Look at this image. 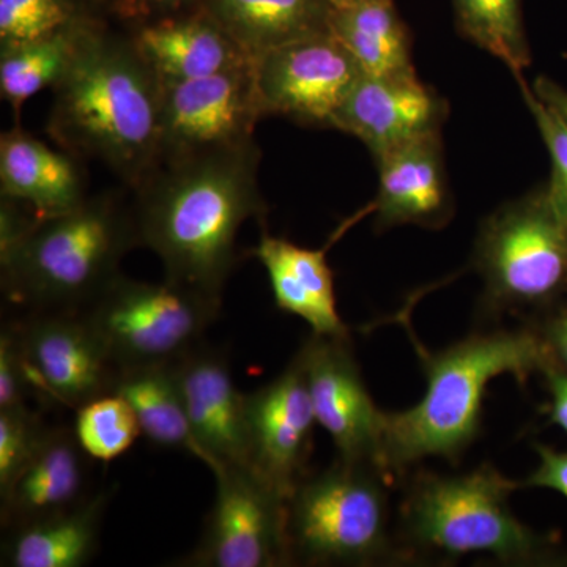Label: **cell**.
Wrapping results in <instances>:
<instances>
[{
	"label": "cell",
	"instance_id": "8",
	"mask_svg": "<svg viewBox=\"0 0 567 567\" xmlns=\"http://www.w3.org/2000/svg\"><path fill=\"white\" fill-rule=\"evenodd\" d=\"M219 311L221 301L192 287L121 274L80 315L121 371L181 360L204 344Z\"/></svg>",
	"mask_w": 567,
	"mask_h": 567
},
{
	"label": "cell",
	"instance_id": "19",
	"mask_svg": "<svg viewBox=\"0 0 567 567\" xmlns=\"http://www.w3.org/2000/svg\"><path fill=\"white\" fill-rule=\"evenodd\" d=\"M328 246L305 248L268 234L264 227L251 254L267 271L275 303L282 312L300 317L312 334L350 338L339 315L334 276L327 260Z\"/></svg>",
	"mask_w": 567,
	"mask_h": 567
},
{
	"label": "cell",
	"instance_id": "34",
	"mask_svg": "<svg viewBox=\"0 0 567 567\" xmlns=\"http://www.w3.org/2000/svg\"><path fill=\"white\" fill-rule=\"evenodd\" d=\"M540 464L525 481L528 487L551 488L567 498V451L546 445L535 446Z\"/></svg>",
	"mask_w": 567,
	"mask_h": 567
},
{
	"label": "cell",
	"instance_id": "2",
	"mask_svg": "<svg viewBox=\"0 0 567 567\" xmlns=\"http://www.w3.org/2000/svg\"><path fill=\"white\" fill-rule=\"evenodd\" d=\"M162 78L132 33L92 24L52 87V140L104 164L133 192L162 159Z\"/></svg>",
	"mask_w": 567,
	"mask_h": 567
},
{
	"label": "cell",
	"instance_id": "30",
	"mask_svg": "<svg viewBox=\"0 0 567 567\" xmlns=\"http://www.w3.org/2000/svg\"><path fill=\"white\" fill-rule=\"evenodd\" d=\"M50 429L28 405L0 409V492L20 475Z\"/></svg>",
	"mask_w": 567,
	"mask_h": 567
},
{
	"label": "cell",
	"instance_id": "38",
	"mask_svg": "<svg viewBox=\"0 0 567 567\" xmlns=\"http://www.w3.org/2000/svg\"><path fill=\"white\" fill-rule=\"evenodd\" d=\"M334 9H344V7L357 6L365 0H328Z\"/></svg>",
	"mask_w": 567,
	"mask_h": 567
},
{
	"label": "cell",
	"instance_id": "6",
	"mask_svg": "<svg viewBox=\"0 0 567 567\" xmlns=\"http://www.w3.org/2000/svg\"><path fill=\"white\" fill-rule=\"evenodd\" d=\"M473 265L486 316L532 322L567 297V215L547 182L484 219Z\"/></svg>",
	"mask_w": 567,
	"mask_h": 567
},
{
	"label": "cell",
	"instance_id": "4",
	"mask_svg": "<svg viewBox=\"0 0 567 567\" xmlns=\"http://www.w3.org/2000/svg\"><path fill=\"white\" fill-rule=\"evenodd\" d=\"M140 246L133 205L118 193L89 196L73 210L41 218L0 254L3 293L29 312H81Z\"/></svg>",
	"mask_w": 567,
	"mask_h": 567
},
{
	"label": "cell",
	"instance_id": "28",
	"mask_svg": "<svg viewBox=\"0 0 567 567\" xmlns=\"http://www.w3.org/2000/svg\"><path fill=\"white\" fill-rule=\"evenodd\" d=\"M73 432L84 453L103 464L123 456L142 435L132 406L115 393L100 395L80 406Z\"/></svg>",
	"mask_w": 567,
	"mask_h": 567
},
{
	"label": "cell",
	"instance_id": "14",
	"mask_svg": "<svg viewBox=\"0 0 567 567\" xmlns=\"http://www.w3.org/2000/svg\"><path fill=\"white\" fill-rule=\"evenodd\" d=\"M298 353L317 424L333 440L338 458L379 470L385 412L365 388L350 338L311 334Z\"/></svg>",
	"mask_w": 567,
	"mask_h": 567
},
{
	"label": "cell",
	"instance_id": "18",
	"mask_svg": "<svg viewBox=\"0 0 567 567\" xmlns=\"http://www.w3.org/2000/svg\"><path fill=\"white\" fill-rule=\"evenodd\" d=\"M87 458L73 429L51 427L20 475L0 492L3 527H21L81 505L91 496Z\"/></svg>",
	"mask_w": 567,
	"mask_h": 567
},
{
	"label": "cell",
	"instance_id": "23",
	"mask_svg": "<svg viewBox=\"0 0 567 567\" xmlns=\"http://www.w3.org/2000/svg\"><path fill=\"white\" fill-rule=\"evenodd\" d=\"M107 492H99L55 516L9 529L2 547V566L82 567L99 547Z\"/></svg>",
	"mask_w": 567,
	"mask_h": 567
},
{
	"label": "cell",
	"instance_id": "10",
	"mask_svg": "<svg viewBox=\"0 0 567 567\" xmlns=\"http://www.w3.org/2000/svg\"><path fill=\"white\" fill-rule=\"evenodd\" d=\"M212 473L215 502L199 543L181 566H290L286 499L249 470L219 466Z\"/></svg>",
	"mask_w": 567,
	"mask_h": 567
},
{
	"label": "cell",
	"instance_id": "37",
	"mask_svg": "<svg viewBox=\"0 0 567 567\" xmlns=\"http://www.w3.org/2000/svg\"><path fill=\"white\" fill-rule=\"evenodd\" d=\"M533 91L543 102H546L551 110L558 112L559 117L567 123V91L557 82L548 78H537L533 84Z\"/></svg>",
	"mask_w": 567,
	"mask_h": 567
},
{
	"label": "cell",
	"instance_id": "36",
	"mask_svg": "<svg viewBox=\"0 0 567 567\" xmlns=\"http://www.w3.org/2000/svg\"><path fill=\"white\" fill-rule=\"evenodd\" d=\"M550 393V421L567 434V372L548 364L543 371Z\"/></svg>",
	"mask_w": 567,
	"mask_h": 567
},
{
	"label": "cell",
	"instance_id": "32",
	"mask_svg": "<svg viewBox=\"0 0 567 567\" xmlns=\"http://www.w3.org/2000/svg\"><path fill=\"white\" fill-rule=\"evenodd\" d=\"M29 398L20 350L13 330L7 323L0 334V409L28 405Z\"/></svg>",
	"mask_w": 567,
	"mask_h": 567
},
{
	"label": "cell",
	"instance_id": "25",
	"mask_svg": "<svg viewBox=\"0 0 567 567\" xmlns=\"http://www.w3.org/2000/svg\"><path fill=\"white\" fill-rule=\"evenodd\" d=\"M112 393L128 402L142 435L153 445L185 451L193 457H199L186 417L175 363L121 369Z\"/></svg>",
	"mask_w": 567,
	"mask_h": 567
},
{
	"label": "cell",
	"instance_id": "26",
	"mask_svg": "<svg viewBox=\"0 0 567 567\" xmlns=\"http://www.w3.org/2000/svg\"><path fill=\"white\" fill-rule=\"evenodd\" d=\"M99 21L39 37L0 43V92L20 115L28 100L44 89L54 87L78 50L85 31Z\"/></svg>",
	"mask_w": 567,
	"mask_h": 567
},
{
	"label": "cell",
	"instance_id": "9",
	"mask_svg": "<svg viewBox=\"0 0 567 567\" xmlns=\"http://www.w3.org/2000/svg\"><path fill=\"white\" fill-rule=\"evenodd\" d=\"M29 395L76 412L112 393L117 365L80 312H29L10 323Z\"/></svg>",
	"mask_w": 567,
	"mask_h": 567
},
{
	"label": "cell",
	"instance_id": "21",
	"mask_svg": "<svg viewBox=\"0 0 567 567\" xmlns=\"http://www.w3.org/2000/svg\"><path fill=\"white\" fill-rule=\"evenodd\" d=\"M132 35L163 82L200 80L252 63L205 10L137 25Z\"/></svg>",
	"mask_w": 567,
	"mask_h": 567
},
{
	"label": "cell",
	"instance_id": "7",
	"mask_svg": "<svg viewBox=\"0 0 567 567\" xmlns=\"http://www.w3.org/2000/svg\"><path fill=\"white\" fill-rule=\"evenodd\" d=\"M390 477L338 461L306 475L287 502L290 565L371 566L393 557Z\"/></svg>",
	"mask_w": 567,
	"mask_h": 567
},
{
	"label": "cell",
	"instance_id": "1",
	"mask_svg": "<svg viewBox=\"0 0 567 567\" xmlns=\"http://www.w3.org/2000/svg\"><path fill=\"white\" fill-rule=\"evenodd\" d=\"M256 141L162 159L133 189L140 246L162 260L169 281L223 300L248 219L265 221Z\"/></svg>",
	"mask_w": 567,
	"mask_h": 567
},
{
	"label": "cell",
	"instance_id": "15",
	"mask_svg": "<svg viewBox=\"0 0 567 567\" xmlns=\"http://www.w3.org/2000/svg\"><path fill=\"white\" fill-rule=\"evenodd\" d=\"M447 114L446 100L416 73H361L336 111L331 128L358 137L377 158L420 137L442 133Z\"/></svg>",
	"mask_w": 567,
	"mask_h": 567
},
{
	"label": "cell",
	"instance_id": "20",
	"mask_svg": "<svg viewBox=\"0 0 567 567\" xmlns=\"http://www.w3.org/2000/svg\"><path fill=\"white\" fill-rule=\"evenodd\" d=\"M0 193L41 218L73 210L87 199L81 158L55 151L17 126L0 137Z\"/></svg>",
	"mask_w": 567,
	"mask_h": 567
},
{
	"label": "cell",
	"instance_id": "33",
	"mask_svg": "<svg viewBox=\"0 0 567 567\" xmlns=\"http://www.w3.org/2000/svg\"><path fill=\"white\" fill-rule=\"evenodd\" d=\"M546 346L550 364L567 372V297L546 315L528 322Z\"/></svg>",
	"mask_w": 567,
	"mask_h": 567
},
{
	"label": "cell",
	"instance_id": "22",
	"mask_svg": "<svg viewBox=\"0 0 567 567\" xmlns=\"http://www.w3.org/2000/svg\"><path fill=\"white\" fill-rule=\"evenodd\" d=\"M204 10L256 61L292 41L330 33L328 0H205Z\"/></svg>",
	"mask_w": 567,
	"mask_h": 567
},
{
	"label": "cell",
	"instance_id": "17",
	"mask_svg": "<svg viewBox=\"0 0 567 567\" xmlns=\"http://www.w3.org/2000/svg\"><path fill=\"white\" fill-rule=\"evenodd\" d=\"M379 193L371 204L375 229L413 226L442 229L454 205L443 158L442 133L420 137L377 156Z\"/></svg>",
	"mask_w": 567,
	"mask_h": 567
},
{
	"label": "cell",
	"instance_id": "11",
	"mask_svg": "<svg viewBox=\"0 0 567 567\" xmlns=\"http://www.w3.org/2000/svg\"><path fill=\"white\" fill-rule=\"evenodd\" d=\"M361 73L331 32L282 44L252 62L262 117L279 115L320 128H331L336 111Z\"/></svg>",
	"mask_w": 567,
	"mask_h": 567
},
{
	"label": "cell",
	"instance_id": "31",
	"mask_svg": "<svg viewBox=\"0 0 567 567\" xmlns=\"http://www.w3.org/2000/svg\"><path fill=\"white\" fill-rule=\"evenodd\" d=\"M516 80L550 156L551 174L550 181L547 182L548 188L567 215V123L559 117L557 111L551 110L536 95L524 76Z\"/></svg>",
	"mask_w": 567,
	"mask_h": 567
},
{
	"label": "cell",
	"instance_id": "29",
	"mask_svg": "<svg viewBox=\"0 0 567 567\" xmlns=\"http://www.w3.org/2000/svg\"><path fill=\"white\" fill-rule=\"evenodd\" d=\"M80 0H0V43H14L92 22Z\"/></svg>",
	"mask_w": 567,
	"mask_h": 567
},
{
	"label": "cell",
	"instance_id": "16",
	"mask_svg": "<svg viewBox=\"0 0 567 567\" xmlns=\"http://www.w3.org/2000/svg\"><path fill=\"white\" fill-rule=\"evenodd\" d=\"M175 374L199 457L213 470H249L246 394L221 350L200 344L175 361Z\"/></svg>",
	"mask_w": 567,
	"mask_h": 567
},
{
	"label": "cell",
	"instance_id": "12",
	"mask_svg": "<svg viewBox=\"0 0 567 567\" xmlns=\"http://www.w3.org/2000/svg\"><path fill=\"white\" fill-rule=\"evenodd\" d=\"M246 423L249 472L289 502L308 475L319 425L300 353L271 382L246 394Z\"/></svg>",
	"mask_w": 567,
	"mask_h": 567
},
{
	"label": "cell",
	"instance_id": "13",
	"mask_svg": "<svg viewBox=\"0 0 567 567\" xmlns=\"http://www.w3.org/2000/svg\"><path fill=\"white\" fill-rule=\"evenodd\" d=\"M260 118L252 63L200 80L163 82L162 159L245 144Z\"/></svg>",
	"mask_w": 567,
	"mask_h": 567
},
{
	"label": "cell",
	"instance_id": "5",
	"mask_svg": "<svg viewBox=\"0 0 567 567\" xmlns=\"http://www.w3.org/2000/svg\"><path fill=\"white\" fill-rule=\"evenodd\" d=\"M516 487L488 464L464 475L420 473L402 503L406 546L446 558L488 554L509 565L543 561L550 543L514 516L509 496Z\"/></svg>",
	"mask_w": 567,
	"mask_h": 567
},
{
	"label": "cell",
	"instance_id": "35",
	"mask_svg": "<svg viewBox=\"0 0 567 567\" xmlns=\"http://www.w3.org/2000/svg\"><path fill=\"white\" fill-rule=\"evenodd\" d=\"M194 3L204 9L205 0H123L122 9L126 18L137 20V25H142L193 13L189 9Z\"/></svg>",
	"mask_w": 567,
	"mask_h": 567
},
{
	"label": "cell",
	"instance_id": "27",
	"mask_svg": "<svg viewBox=\"0 0 567 567\" xmlns=\"http://www.w3.org/2000/svg\"><path fill=\"white\" fill-rule=\"evenodd\" d=\"M458 32L524 76L532 63L522 0H453Z\"/></svg>",
	"mask_w": 567,
	"mask_h": 567
},
{
	"label": "cell",
	"instance_id": "24",
	"mask_svg": "<svg viewBox=\"0 0 567 567\" xmlns=\"http://www.w3.org/2000/svg\"><path fill=\"white\" fill-rule=\"evenodd\" d=\"M330 32L365 74L394 76L416 73L412 35L393 0H365L334 9Z\"/></svg>",
	"mask_w": 567,
	"mask_h": 567
},
{
	"label": "cell",
	"instance_id": "3",
	"mask_svg": "<svg viewBox=\"0 0 567 567\" xmlns=\"http://www.w3.org/2000/svg\"><path fill=\"white\" fill-rule=\"evenodd\" d=\"M415 344L427 388L412 409L385 413L379 472L390 480L427 457L457 464L480 434L488 383L513 375L525 385L550 364L543 339L529 324L470 334L435 353Z\"/></svg>",
	"mask_w": 567,
	"mask_h": 567
}]
</instances>
